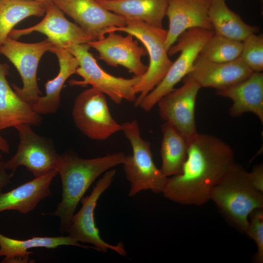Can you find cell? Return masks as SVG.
<instances>
[{"instance_id": "1", "label": "cell", "mask_w": 263, "mask_h": 263, "mask_svg": "<svg viewBox=\"0 0 263 263\" xmlns=\"http://www.w3.org/2000/svg\"><path fill=\"white\" fill-rule=\"evenodd\" d=\"M181 172L168 178L162 193L182 205L201 206L210 200L216 185L236 163L230 146L220 138L197 133L187 139Z\"/></svg>"}, {"instance_id": "2", "label": "cell", "mask_w": 263, "mask_h": 263, "mask_svg": "<svg viewBox=\"0 0 263 263\" xmlns=\"http://www.w3.org/2000/svg\"><path fill=\"white\" fill-rule=\"evenodd\" d=\"M125 157L122 152L92 159L69 152L60 154L56 170L61 180L62 199L50 214L59 218L61 233L66 232L79 202L91 184L102 173L122 164Z\"/></svg>"}, {"instance_id": "3", "label": "cell", "mask_w": 263, "mask_h": 263, "mask_svg": "<svg viewBox=\"0 0 263 263\" xmlns=\"http://www.w3.org/2000/svg\"><path fill=\"white\" fill-rule=\"evenodd\" d=\"M210 200L226 221L243 233L246 232L251 211L263 208V193L252 186L248 172L237 163L214 188Z\"/></svg>"}, {"instance_id": "4", "label": "cell", "mask_w": 263, "mask_h": 263, "mask_svg": "<svg viewBox=\"0 0 263 263\" xmlns=\"http://www.w3.org/2000/svg\"><path fill=\"white\" fill-rule=\"evenodd\" d=\"M118 31L135 37L143 43L149 56L148 69L133 87L135 94H139L134 102L138 107L143 98L164 78L173 63L165 47L167 30L143 21L127 20L125 26L110 28L107 34Z\"/></svg>"}, {"instance_id": "5", "label": "cell", "mask_w": 263, "mask_h": 263, "mask_svg": "<svg viewBox=\"0 0 263 263\" xmlns=\"http://www.w3.org/2000/svg\"><path fill=\"white\" fill-rule=\"evenodd\" d=\"M129 140L132 154L125 155L123 169L131 184L129 196L132 197L142 190L162 193L166 177L155 165L149 142L143 139L137 121L134 119L122 124V131Z\"/></svg>"}, {"instance_id": "6", "label": "cell", "mask_w": 263, "mask_h": 263, "mask_svg": "<svg viewBox=\"0 0 263 263\" xmlns=\"http://www.w3.org/2000/svg\"><path fill=\"white\" fill-rule=\"evenodd\" d=\"M213 34V30L194 28L180 35L168 51L169 56L180 52L179 56L162 81L143 98L138 107L149 112L162 97L172 91L191 71L201 49Z\"/></svg>"}, {"instance_id": "7", "label": "cell", "mask_w": 263, "mask_h": 263, "mask_svg": "<svg viewBox=\"0 0 263 263\" xmlns=\"http://www.w3.org/2000/svg\"><path fill=\"white\" fill-rule=\"evenodd\" d=\"M64 48L78 60L79 66L75 74L83 78L82 80H70V85L86 87L91 85L108 95L116 104H120L123 99L130 102L135 101L137 96L133 87L139 82L141 76L124 78L106 72L90 52L91 47L87 43L71 44Z\"/></svg>"}, {"instance_id": "8", "label": "cell", "mask_w": 263, "mask_h": 263, "mask_svg": "<svg viewBox=\"0 0 263 263\" xmlns=\"http://www.w3.org/2000/svg\"><path fill=\"white\" fill-rule=\"evenodd\" d=\"M54 44L47 38L32 43H24L8 37L0 46V54L7 57L18 70L23 87H12L25 101L33 106L42 95L37 81V70L42 56L50 51Z\"/></svg>"}, {"instance_id": "9", "label": "cell", "mask_w": 263, "mask_h": 263, "mask_svg": "<svg viewBox=\"0 0 263 263\" xmlns=\"http://www.w3.org/2000/svg\"><path fill=\"white\" fill-rule=\"evenodd\" d=\"M72 116L79 130L93 140H104L122 131V125L110 113L104 94L93 87L77 96Z\"/></svg>"}, {"instance_id": "10", "label": "cell", "mask_w": 263, "mask_h": 263, "mask_svg": "<svg viewBox=\"0 0 263 263\" xmlns=\"http://www.w3.org/2000/svg\"><path fill=\"white\" fill-rule=\"evenodd\" d=\"M15 128L19 144L15 155L5 162L6 169L14 173L19 166H24L35 177L56 170L60 154L52 141L36 133L30 124H19Z\"/></svg>"}, {"instance_id": "11", "label": "cell", "mask_w": 263, "mask_h": 263, "mask_svg": "<svg viewBox=\"0 0 263 263\" xmlns=\"http://www.w3.org/2000/svg\"><path fill=\"white\" fill-rule=\"evenodd\" d=\"M115 173L114 169L106 171L98 180L90 195L81 198L80 202L82 207L73 215L66 232L68 233V236L79 243L93 244L94 249L98 251L105 253L110 249L120 255L125 256L126 251L121 242L118 243L116 245H113L106 243L101 239L94 218V211L97 202L101 194L111 185Z\"/></svg>"}, {"instance_id": "12", "label": "cell", "mask_w": 263, "mask_h": 263, "mask_svg": "<svg viewBox=\"0 0 263 263\" xmlns=\"http://www.w3.org/2000/svg\"><path fill=\"white\" fill-rule=\"evenodd\" d=\"M200 88L195 80L186 76L181 87L164 95L156 104L160 117L187 139L197 133L195 108Z\"/></svg>"}, {"instance_id": "13", "label": "cell", "mask_w": 263, "mask_h": 263, "mask_svg": "<svg viewBox=\"0 0 263 263\" xmlns=\"http://www.w3.org/2000/svg\"><path fill=\"white\" fill-rule=\"evenodd\" d=\"M53 2L73 19L92 41L104 38L110 28L126 25L125 19L106 9L96 0H53Z\"/></svg>"}, {"instance_id": "14", "label": "cell", "mask_w": 263, "mask_h": 263, "mask_svg": "<svg viewBox=\"0 0 263 263\" xmlns=\"http://www.w3.org/2000/svg\"><path fill=\"white\" fill-rule=\"evenodd\" d=\"M107 34L101 39L87 43L98 52L99 58L113 67H124L134 76L144 75L148 67L141 59L148 55L145 47L139 46L138 41L131 34L123 36L116 32Z\"/></svg>"}, {"instance_id": "15", "label": "cell", "mask_w": 263, "mask_h": 263, "mask_svg": "<svg viewBox=\"0 0 263 263\" xmlns=\"http://www.w3.org/2000/svg\"><path fill=\"white\" fill-rule=\"evenodd\" d=\"M34 32L46 35L54 45L63 48L92 41L79 26L68 20L53 2L47 5L45 16L39 23L25 29H13L8 37L16 39Z\"/></svg>"}, {"instance_id": "16", "label": "cell", "mask_w": 263, "mask_h": 263, "mask_svg": "<svg viewBox=\"0 0 263 263\" xmlns=\"http://www.w3.org/2000/svg\"><path fill=\"white\" fill-rule=\"evenodd\" d=\"M253 72L241 56L231 61L219 63L198 56L186 76L195 80L201 88L221 91L245 80Z\"/></svg>"}, {"instance_id": "17", "label": "cell", "mask_w": 263, "mask_h": 263, "mask_svg": "<svg viewBox=\"0 0 263 263\" xmlns=\"http://www.w3.org/2000/svg\"><path fill=\"white\" fill-rule=\"evenodd\" d=\"M211 0H168L166 16L169 21L165 41L167 51L178 38L194 28L213 30L208 16Z\"/></svg>"}, {"instance_id": "18", "label": "cell", "mask_w": 263, "mask_h": 263, "mask_svg": "<svg viewBox=\"0 0 263 263\" xmlns=\"http://www.w3.org/2000/svg\"><path fill=\"white\" fill-rule=\"evenodd\" d=\"M9 66L0 63V130L21 124L38 126L42 123L40 114L23 100L12 88L6 78Z\"/></svg>"}, {"instance_id": "19", "label": "cell", "mask_w": 263, "mask_h": 263, "mask_svg": "<svg viewBox=\"0 0 263 263\" xmlns=\"http://www.w3.org/2000/svg\"><path fill=\"white\" fill-rule=\"evenodd\" d=\"M58 174L56 170L26 182L6 192L0 191V212L13 210L27 214L43 199L52 195L50 185Z\"/></svg>"}, {"instance_id": "20", "label": "cell", "mask_w": 263, "mask_h": 263, "mask_svg": "<svg viewBox=\"0 0 263 263\" xmlns=\"http://www.w3.org/2000/svg\"><path fill=\"white\" fill-rule=\"evenodd\" d=\"M218 95L232 101L229 114L239 117L246 113L255 114L263 123V73L254 72L245 80L225 90L217 91Z\"/></svg>"}, {"instance_id": "21", "label": "cell", "mask_w": 263, "mask_h": 263, "mask_svg": "<svg viewBox=\"0 0 263 263\" xmlns=\"http://www.w3.org/2000/svg\"><path fill=\"white\" fill-rule=\"evenodd\" d=\"M50 52L58 58L59 70L57 75L45 84V95L41 96L33 105V109L39 114L55 113L61 103V91L67 79L75 74L79 66L77 59L67 50L54 45Z\"/></svg>"}, {"instance_id": "22", "label": "cell", "mask_w": 263, "mask_h": 263, "mask_svg": "<svg viewBox=\"0 0 263 263\" xmlns=\"http://www.w3.org/2000/svg\"><path fill=\"white\" fill-rule=\"evenodd\" d=\"M62 245L90 247L82 245L69 236H33L27 240H20L8 237L0 233V257H4L1 263H29L30 255L33 252L28 250L37 247L53 249Z\"/></svg>"}, {"instance_id": "23", "label": "cell", "mask_w": 263, "mask_h": 263, "mask_svg": "<svg viewBox=\"0 0 263 263\" xmlns=\"http://www.w3.org/2000/svg\"><path fill=\"white\" fill-rule=\"evenodd\" d=\"M106 9L125 19L163 27L168 0H96Z\"/></svg>"}, {"instance_id": "24", "label": "cell", "mask_w": 263, "mask_h": 263, "mask_svg": "<svg viewBox=\"0 0 263 263\" xmlns=\"http://www.w3.org/2000/svg\"><path fill=\"white\" fill-rule=\"evenodd\" d=\"M208 16L214 33L232 39L243 41L260 28L249 25L230 10L225 0H211Z\"/></svg>"}, {"instance_id": "25", "label": "cell", "mask_w": 263, "mask_h": 263, "mask_svg": "<svg viewBox=\"0 0 263 263\" xmlns=\"http://www.w3.org/2000/svg\"><path fill=\"white\" fill-rule=\"evenodd\" d=\"M161 130L162 167L160 169L166 177L173 176L181 172L186 160L187 139L167 122L162 124Z\"/></svg>"}, {"instance_id": "26", "label": "cell", "mask_w": 263, "mask_h": 263, "mask_svg": "<svg viewBox=\"0 0 263 263\" xmlns=\"http://www.w3.org/2000/svg\"><path fill=\"white\" fill-rule=\"evenodd\" d=\"M46 5L28 0H0V46L19 22L30 16L42 17Z\"/></svg>"}, {"instance_id": "27", "label": "cell", "mask_w": 263, "mask_h": 263, "mask_svg": "<svg viewBox=\"0 0 263 263\" xmlns=\"http://www.w3.org/2000/svg\"><path fill=\"white\" fill-rule=\"evenodd\" d=\"M242 41L214 33L201 49L199 56L215 62H226L241 56Z\"/></svg>"}, {"instance_id": "28", "label": "cell", "mask_w": 263, "mask_h": 263, "mask_svg": "<svg viewBox=\"0 0 263 263\" xmlns=\"http://www.w3.org/2000/svg\"><path fill=\"white\" fill-rule=\"evenodd\" d=\"M253 71L263 70V35L252 34L242 41L240 56Z\"/></svg>"}, {"instance_id": "29", "label": "cell", "mask_w": 263, "mask_h": 263, "mask_svg": "<svg viewBox=\"0 0 263 263\" xmlns=\"http://www.w3.org/2000/svg\"><path fill=\"white\" fill-rule=\"evenodd\" d=\"M248 225L245 232L248 237L255 243L257 250L254 255L253 261L263 262V208L254 209L249 214Z\"/></svg>"}, {"instance_id": "30", "label": "cell", "mask_w": 263, "mask_h": 263, "mask_svg": "<svg viewBox=\"0 0 263 263\" xmlns=\"http://www.w3.org/2000/svg\"><path fill=\"white\" fill-rule=\"evenodd\" d=\"M249 180L257 190L263 193V165H255L250 172H248Z\"/></svg>"}, {"instance_id": "31", "label": "cell", "mask_w": 263, "mask_h": 263, "mask_svg": "<svg viewBox=\"0 0 263 263\" xmlns=\"http://www.w3.org/2000/svg\"><path fill=\"white\" fill-rule=\"evenodd\" d=\"M14 173L7 172L5 168V162L0 161V191L8 185L13 178Z\"/></svg>"}, {"instance_id": "32", "label": "cell", "mask_w": 263, "mask_h": 263, "mask_svg": "<svg viewBox=\"0 0 263 263\" xmlns=\"http://www.w3.org/2000/svg\"><path fill=\"white\" fill-rule=\"evenodd\" d=\"M0 151L5 153H8L10 152V147L7 141L5 138L2 137L0 135Z\"/></svg>"}, {"instance_id": "33", "label": "cell", "mask_w": 263, "mask_h": 263, "mask_svg": "<svg viewBox=\"0 0 263 263\" xmlns=\"http://www.w3.org/2000/svg\"><path fill=\"white\" fill-rule=\"evenodd\" d=\"M33 0V1H37L38 2L43 3L46 5L48 4L49 3L52 2L53 1V0Z\"/></svg>"}, {"instance_id": "34", "label": "cell", "mask_w": 263, "mask_h": 263, "mask_svg": "<svg viewBox=\"0 0 263 263\" xmlns=\"http://www.w3.org/2000/svg\"><path fill=\"white\" fill-rule=\"evenodd\" d=\"M2 157L0 153V161H2Z\"/></svg>"}, {"instance_id": "35", "label": "cell", "mask_w": 263, "mask_h": 263, "mask_svg": "<svg viewBox=\"0 0 263 263\" xmlns=\"http://www.w3.org/2000/svg\"><path fill=\"white\" fill-rule=\"evenodd\" d=\"M262 1H263V0H261Z\"/></svg>"}]
</instances>
